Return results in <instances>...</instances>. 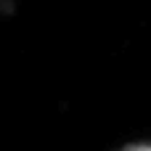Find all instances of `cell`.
I'll list each match as a JSON object with an SVG mask.
<instances>
[{
	"mask_svg": "<svg viewBox=\"0 0 151 151\" xmlns=\"http://www.w3.org/2000/svg\"><path fill=\"white\" fill-rule=\"evenodd\" d=\"M119 151H151V143H130V146H125Z\"/></svg>",
	"mask_w": 151,
	"mask_h": 151,
	"instance_id": "cell-1",
	"label": "cell"
}]
</instances>
